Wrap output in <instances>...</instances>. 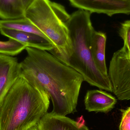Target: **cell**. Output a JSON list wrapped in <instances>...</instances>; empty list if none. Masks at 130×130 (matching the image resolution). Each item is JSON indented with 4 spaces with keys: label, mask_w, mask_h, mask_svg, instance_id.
<instances>
[{
    "label": "cell",
    "mask_w": 130,
    "mask_h": 130,
    "mask_svg": "<svg viewBox=\"0 0 130 130\" xmlns=\"http://www.w3.org/2000/svg\"><path fill=\"white\" fill-rule=\"evenodd\" d=\"M25 50L27 56L20 62L21 75L46 92L52 102V113L66 116L76 112L83 76L46 51Z\"/></svg>",
    "instance_id": "6da1fadb"
},
{
    "label": "cell",
    "mask_w": 130,
    "mask_h": 130,
    "mask_svg": "<svg viewBox=\"0 0 130 130\" xmlns=\"http://www.w3.org/2000/svg\"><path fill=\"white\" fill-rule=\"evenodd\" d=\"M49 96L21 75L0 102V130H26L48 113Z\"/></svg>",
    "instance_id": "7a4b0ae2"
},
{
    "label": "cell",
    "mask_w": 130,
    "mask_h": 130,
    "mask_svg": "<svg viewBox=\"0 0 130 130\" xmlns=\"http://www.w3.org/2000/svg\"><path fill=\"white\" fill-rule=\"evenodd\" d=\"M91 14L79 9L70 15L66 22L73 48L68 66L81 74L91 85L112 92L109 76L99 70L92 57L91 39L95 30L91 22Z\"/></svg>",
    "instance_id": "3957f363"
},
{
    "label": "cell",
    "mask_w": 130,
    "mask_h": 130,
    "mask_svg": "<svg viewBox=\"0 0 130 130\" xmlns=\"http://www.w3.org/2000/svg\"><path fill=\"white\" fill-rule=\"evenodd\" d=\"M70 16L63 6L50 0H34L24 16L53 44L54 48L50 52L67 66L73 53L66 25Z\"/></svg>",
    "instance_id": "277c9868"
},
{
    "label": "cell",
    "mask_w": 130,
    "mask_h": 130,
    "mask_svg": "<svg viewBox=\"0 0 130 130\" xmlns=\"http://www.w3.org/2000/svg\"><path fill=\"white\" fill-rule=\"evenodd\" d=\"M108 76L113 91L118 100H130V55L123 49L114 53L110 62Z\"/></svg>",
    "instance_id": "5b68a950"
},
{
    "label": "cell",
    "mask_w": 130,
    "mask_h": 130,
    "mask_svg": "<svg viewBox=\"0 0 130 130\" xmlns=\"http://www.w3.org/2000/svg\"><path fill=\"white\" fill-rule=\"evenodd\" d=\"M72 5L90 12L112 16L130 14V0H69Z\"/></svg>",
    "instance_id": "8992f818"
},
{
    "label": "cell",
    "mask_w": 130,
    "mask_h": 130,
    "mask_svg": "<svg viewBox=\"0 0 130 130\" xmlns=\"http://www.w3.org/2000/svg\"><path fill=\"white\" fill-rule=\"evenodd\" d=\"M17 58L0 54V102L21 75Z\"/></svg>",
    "instance_id": "52a82bcc"
},
{
    "label": "cell",
    "mask_w": 130,
    "mask_h": 130,
    "mask_svg": "<svg viewBox=\"0 0 130 130\" xmlns=\"http://www.w3.org/2000/svg\"><path fill=\"white\" fill-rule=\"evenodd\" d=\"M38 124L39 130H90L83 119L75 121L52 112L46 114Z\"/></svg>",
    "instance_id": "ba28073f"
},
{
    "label": "cell",
    "mask_w": 130,
    "mask_h": 130,
    "mask_svg": "<svg viewBox=\"0 0 130 130\" xmlns=\"http://www.w3.org/2000/svg\"><path fill=\"white\" fill-rule=\"evenodd\" d=\"M85 107L89 112L108 113L115 107V97L102 90H88L85 97Z\"/></svg>",
    "instance_id": "9c48e42d"
},
{
    "label": "cell",
    "mask_w": 130,
    "mask_h": 130,
    "mask_svg": "<svg viewBox=\"0 0 130 130\" xmlns=\"http://www.w3.org/2000/svg\"><path fill=\"white\" fill-rule=\"evenodd\" d=\"M2 35L9 39L17 40L27 47L44 51H51L54 48L53 44L45 38L35 34L9 29L1 28Z\"/></svg>",
    "instance_id": "30bf717a"
},
{
    "label": "cell",
    "mask_w": 130,
    "mask_h": 130,
    "mask_svg": "<svg viewBox=\"0 0 130 130\" xmlns=\"http://www.w3.org/2000/svg\"><path fill=\"white\" fill-rule=\"evenodd\" d=\"M107 36L104 33L94 30L91 39V52L94 63L104 75H108L105 61Z\"/></svg>",
    "instance_id": "8fae6325"
},
{
    "label": "cell",
    "mask_w": 130,
    "mask_h": 130,
    "mask_svg": "<svg viewBox=\"0 0 130 130\" xmlns=\"http://www.w3.org/2000/svg\"><path fill=\"white\" fill-rule=\"evenodd\" d=\"M1 28L35 34L45 38L51 42L37 27L25 17L10 20L0 19Z\"/></svg>",
    "instance_id": "7c38bea8"
},
{
    "label": "cell",
    "mask_w": 130,
    "mask_h": 130,
    "mask_svg": "<svg viewBox=\"0 0 130 130\" xmlns=\"http://www.w3.org/2000/svg\"><path fill=\"white\" fill-rule=\"evenodd\" d=\"M24 12L21 0H0V19L24 17Z\"/></svg>",
    "instance_id": "4fadbf2b"
},
{
    "label": "cell",
    "mask_w": 130,
    "mask_h": 130,
    "mask_svg": "<svg viewBox=\"0 0 130 130\" xmlns=\"http://www.w3.org/2000/svg\"><path fill=\"white\" fill-rule=\"evenodd\" d=\"M27 47L24 44L13 39L0 41V54L14 56L22 52Z\"/></svg>",
    "instance_id": "5bb4252c"
},
{
    "label": "cell",
    "mask_w": 130,
    "mask_h": 130,
    "mask_svg": "<svg viewBox=\"0 0 130 130\" xmlns=\"http://www.w3.org/2000/svg\"><path fill=\"white\" fill-rule=\"evenodd\" d=\"M120 36L123 41V50L130 55V20L122 23L119 30Z\"/></svg>",
    "instance_id": "9a60e30c"
},
{
    "label": "cell",
    "mask_w": 130,
    "mask_h": 130,
    "mask_svg": "<svg viewBox=\"0 0 130 130\" xmlns=\"http://www.w3.org/2000/svg\"><path fill=\"white\" fill-rule=\"evenodd\" d=\"M122 118L119 126L120 130H130V107L125 110H121Z\"/></svg>",
    "instance_id": "2e32d148"
},
{
    "label": "cell",
    "mask_w": 130,
    "mask_h": 130,
    "mask_svg": "<svg viewBox=\"0 0 130 130\" xmlns=\"http://www.w3.org/2000/svg\"><path fill=\"white\" fill-rule=\"evenodd\" d=\"M33 1L34 0H21L24 10H26V9L29 6Z\"/></svg>",
    "instance_id": "e0dca14e"
},
{
    "label": "cell",
    "mask_w": 130,
    "mask_h": 130,
    "mask_svg": "<svg viewBox=\"0 0 130 130\" xmlns=\"http://www.w3.org/2000/svg\"><path fill=\"white\" fill-rule=\"evenodd\" d=\"M26 130H39V129L38 124H37L36 125L32 126Z\"/></svg>",
    "instance_id": "ac0fdd59"
}]
</instances>
